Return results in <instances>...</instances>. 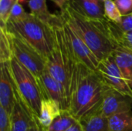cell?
Returning a JSON list of instances; mask_svg holds the SVG:
<instances>
[{
	"label": "cell",
	"mask_w": 132,
	"mask_h": 131,
	"mask_svg": "<svg viewBox=\"0 0 132 131\" xmlns=\"http://www.w3.org/2000/svg\"><path fill=\"white\" fill-rule=\"evenodd\" d=\"M105 85L96 71L76 62L69 93L68 111L80 122L99 111Z\"/></svg>",
	"instance_id": "cell-1"
},
{
	"label": "cell",
	"mask_w": 132,
	"mask_h": 131,
	"mask_svg": "<svg viewBox=\"0 0 132 131\" xmlns=\"http://www.w3.org/2000/svg\"><path fill=\"white\" fill-rule=\"evenodd\" d=\"M60 15L99 61L111 55L117 44L110 35L107 18L98 19L89 17L71 0L64 5Z\"/></svg>",
	"instance_id": "cell-2"
},
{
	"label": "cell",
	"mask_w": 132,
	"mask_h": 131,
	"mask_svg": "<svg viewBox=\"0 0 132 131\" xmlns=\"http://www.w3.org/2000/svg\"><path fill=\"white\" fill-rule=\"evenodd\" d=\"M6 29L26 41L45 59L52 53L56 42L55 28L31 13L8 22Z\"/></svg>",
	"instance_id": "cell-3"
},
{
	"label": "cell",
	"mask_w": 132,
	"mask_h": 131,
	"mask_svg": "<svg viewBox=\"0 0 132 131\" xmlns=\"http://www.w3.org/2000/svg\"><path fill=\"white\" fill-rule=\"evenodd\" d=\"M54 28L56 42L53 50L46 59V69L63 86L69 97L72 74L77 61L66 38L63 29V22L60 25Z\"/></svg>",
	"instance_id": "cell-4"
},
{
	"label": "cell",
	"mask_w": 132,
	"mask_h": 131,
	"mask_svg": "<svg viewBox=\"0 0 132 131\" xmlns=\"http://www.w3.org/2000/svg\"><path fill=\"white\" fill-rule=\"evenodd\" d=\"M9 67L17 93L30 111L38 117L43 100V92L39 80L14 57L9 63Z\"/></svg>",
	"instance_id": "cell-5"
},
{
	"label": "cell",
	"mask_w": 132,
	"mask_h": 131,
	"mask_svg": "<svg viewBox=\"0 0 132 131\" xmlns=\"http://www.w3.org/2000/svg\"><path fill=\"white\" fill-rule=\"evenodd\" d=\"M8 34L11 42L12 56L37 79L39 78L46 69L45 57L20 37L9 32Z\"/></svg>",
	"instance_id": "cell-6"
},
{
	"label": "cell",
	"mask_w": 132,
	"mask_h": 131,
	"mask_svg": "<svg viewBox=\"0 0 132 131\" xmlns=\"http://www.w3.org/2000/svg\"><path fill=\"white\" fill-rule=\"evenodd\" d=\"M96 72L106 86L132 97V88L123 76L111 55L100 61Z\"/></svg>",
	"instance_id": "cell-7"
},
{
	"label": "cell",
	"mask_w": 132,
	"mask_h": 131,
	"mask_svg": "<svg viewBox=\"0 0 132 131\" xmlns=\"http://www.w3.org/2000/svg\"><path fill=\"white\" fill-rule=\"evenodd\" d=\"M63 29L75 60L96 71L100 61L90 49L63 19Z\"/></svg>",
	"instance_id": "cell-8"
},
{
	"label": "cell",
	"mask_w": 132,
	"mask_h": 131,
	"mask_svg": "<svg viewBox=\"0 0 132 131\" xmlns=\"http://www.w3.org/2000/svg\"><path fill=\"white\" fill-rule=\"evenodd\" d=\"M132 97L105 86L99 112L108 118L125 112L131 111Z\"/></svg>",
	"instance_id": "cell-9"
},
{
	"label": "cell",
	"mask_w": 132,
	"mask_h": 131,
	"mask_svg": "<svg viewBox=\"0 0 132 131\" xmlns=\"http://www.w3.org/2000/svg\"><path fill=\"white\" fill-rule=\"evenodd\" d=\"M38 80L43 92V99L50 98L57 103L62 110H68V95L63 86L50 73L47 69Z\"/></svg>",
	"instance_id": "cell-10"
},
{
	"label": "cell",
	"mask_w": 132,
	"mask_h": 131,
	"mask_svg": "<svg viewBox=\"0 0 132 131\" xmlns=\"http://www.w3.org/2000/svg\"><path fill=\"white\" fill-rule=\"evenodd\" d=\"M9 63H0V107L5 110L10 116L15 101V87Z\"/></svg>",
	"instance_id": "cell-11"
},
{
	"label": "cell",
	"mask_w": 132,
	"mask_h": 131,
	"mask_svg": "<svg viewBox=\"0 0 132 131\" xmlns=\"http://www.w3.org/2000/svg\"><path fill=\"white\" fill-rule=\"evenodd\" d=\"M34 116L15 90V105L10 115L11 131H29Z\"/></svg>",
	"instance_id": "cell-12"
},
{
	"label": "cell",
	"mask_w": 132,
	"mask_h": 131,
	"mask_svg": "<svg viewBox=\"0 0 132 131\" xmlns=\"http://www.w3.org/2000/svg\"><path fill=\"white\" fill-rule=\"evenodd\" d=\"M111 56L123 76L131 86L132 84V49L118 44L114 49Z\"/></svg>",
	"instance_id": "cell-13"
},
{
	"label": "cell",
	"mask_w": 132,
	"mask_h": 131,
	"mask_svg": "<svg viewBox=\"0 0 132 131\" xmlns=\"http://www.w3.org/2000/svg\"><path fill=\"white\" fill-rule=\"evenodd\" d=\"M28 5L31 14L51 26L56 27L62 24L63 19L61 15L53 14L48 10L46 0H29Z\"/></svg>",
	"instance_id": "cell-14"
},
{
	"label": "cell",
	"mask_w": 132,
	"mask_h": 131,
	"mask_svg": "<svg viewBox=\"0 0 132 131\" xmlns=\"http://www.w3.org/2000/svg\"><path fill=\"white\" fill-rule=\"evenodd\" d=\"M61 112L60 105L54 100L50 98L43 99L41 103L39 115L37 117L38 121L43 128H47Z\"/></svg>",
	"instance_id": "cell-15"
},
{
	"label": "cell",
	"mask_w": 132,
	"mask_h": 131,
	"mask_svg": "<svg viewBox=\"0 0 132 131\" xmlns=\"http://www.w3.org/2000/svg\"><path fill=\"white\" fill-rule=\"evenodd\" d=\"M80 124L84 131H110L108 118L99 111L85 117Z\"/></svg>",
	"instance_id": "cell-16"
},
{
	"label": "cell",
	"mask_w": 132,
	"mask_h": 131,
	"mask_svg": "<svg viewBox=\"0 0 132 131\" xmlns=\"http://www.w3.org/2000/svg\"><path fill=\"white\" fill-rule=\"evenodd\" d=\"M107 23L110 35L116 43V39L120 36L132 31V12L122 15L119 22H114L108 19Z\"/></svg>",
	"instance_id": "cell-17"
},
{
	"label": "cell",
	"mask_w": 132,
	"mask_h": 131,
	"mask_svg": "<svg viewBox=\"0 0 132 131\" xmlns=\"http://www.w3.org/2000/svg\"><path fill=\"white\" fill-rule=\"evenodd\" d=\"M110 131H132V112H125L108 118Z\"/></svg>",
	"instance_id": "cell-18"
},
{
	"label": "cell",
	"mask_w": 132,
	"mask_h": 131,
	"mask_svg": "<svg viewBox=\"0 0 132 131\" xmlns=\"http://www.w3.org/2000/svg\"><path fill=\"white\" fill-rule=\"evenodd\" d=\"M73 1L87 15L94 19H104L105 15L104 12L103 2H95L84 0H71Z\"/></svg>",
	"instance_id": "cell-19"
},
{
	"label": "cell",
	"mask_w": 132,
	"mask_h": 131,
	"mask_svg": "<svg viewBox=\"0 0 132 131\" xmlns=\"http://www.w3.org/2000/svg\"><path fill=\"white\" fill-rule=\"evenodd\" d=\"M77 123L78 121L68 110H62L61 113L53 121L50 126L44 129L45 131H66Z\"/></svg>",
	"instance_id": "cell-20"
},
{
	"label": "cell",
	"mask_w": 132,
	"mask_h": 131,
	"mask_svg": "<svg viewBox=\"0 0 132 131\" xmlns=\"http://www.w3.org/2000/svg\"><path fill=\"white\" fill-rule=\"evenodd\" d=\"M12 57V46L6 25H0V63H9Z\"/></svg>",
	"instance_id": "cell-21"
},
{
	"label": "cell",
	"mask_w": 132,
	"mask_h": 131,
	"mask_svg": "<svg viewBox=\"0 0 132 131\" xmlns=\"http://www.w3.org/2000/svg\"><path fill=\"white\" fill-rule=\"evenodd\" d=\"M104 12L105 17L112 22H119L122 18V15L118 10L114 1L113 0H104L103 1Z\"/></svg>",
	"instance_id": "cell-22"
},
{
	"label": "cell",
	"mask_w": 132,
	"mask_h": 131,
	"mask_svg": "<svg viewBox=\"0 0 132 131\" xmlns=\"http://www.w3.org/2000/svg\"><path fill=\"white\" fill-rule=\"evenodd\" d=\"M19 0H0V25H6L13 6Z\"/></svg>",
	"instance_id": "cell-23"
},
{
	"label": "cell",
	"mask_w": 132,
	"mask_h": 131,
	"mask_svg": "<svg viewBox=\"0 0 132 131\" xmlns=\"http://www.w3.org/2000/svg\"><path fill=\"white\" fill-rule=\"evenodd\" d=\"M0 131H11L10 116L0 107Z\"/></svg>",
	"instance_id": "cell-24"
},
{
	"label": "cell",
	"mask_w": 132,
	"mask_h": 131,
	"mask_svg": "<svg viewBox=\"0 0 132 131\" xmlns=\"http://www.w3.org/2000/svg\"><path fill=\"white\" fill-rule=\"evenodd\" d=\"M28 13L26 12H25L23 7L22 6L21 3L19 2H18L12 8L11 12H10V15L9 18L8 22L9 21H12V20H15V19H21L24 16H26Z\"/></svg>",
	"instance_id": "cell-25"
},
{
	"label": "cell",
	"mask_w": 132,
	"mask_h": 131,
	"mask_svg": "<svg viewBox=\"0 0 132 131\" xmlns=\"http://www.w3.org/2000/svg\"><path fill=\"white\" fill-rule=\"evenodd\" d=\"M114 2L122 15L132 12V0H114Z\"/></svg>",
	"instance_id": "cell-26"
},
{
	"label": "cell",
	"mask_w": 132,
	"mask_h": 131,
	"mask_svg": "<svg viewBox=\"0 0 132 131\" xmlns=\"http://www.w3.org/2000/svg\"><path fill=\"white\" fill-rule=\"evenodd\" d=\"M116 44L124 46L132 49V31L120 36L116 39Z\"/></svg>",
	"instance_id": "cell-27"
},
{
	"label": "cell",
	"mask_w": 132,
	"mask_h": 131,
	"mask_svg": "<svg viewBox=\"0 0 132 131\" xmlns=\"http://www.w3.org/2000/svg\"><path fill=\"white\" fill-rule=\"evenodd\" d=\"M29 131H45V129L40 125V124L38 121V118L36 116H34L33 121L31 127L29 128Z\"/></svg>",
	"instance_id": "cell-28"
},
{
	"label": "cell",
	"mask_w": 132,
	"mask_h": 131,
	"mask_svg": "<svg viewBox=\"0 0 132 131\" xmlns=\"http://www.w3.org/2000/svg\"><path fill=\"white\" fill-rule=\"evenodd\" d=\"M66 131H84V130H83L80 122H78L75 125H73V127H71L70 129H68Z\"/></svg>",
	"instance_id": "cell-29"
},
{
	"label": "cell",
	"mask_w": 132,
	"mask_h": 131,
	"mask_svg": "<svg viewBox=\"0 0 132 131\" xmlns=\"http://www.w3.org/2000/svg\"><path fill=\"white\" fill-rule=\"evenodd\" d=\"M52 2H53L57 6H59L61 9L63 8V3H62V0H51Z\"/></svg>",
	"instance_id": "cell-30"
},
{
	"label": "cell",
	"mask_w": 132,
	"mask_h": 131,
	"mask_svg": "<svg viewBox=\"0 0 132 131\" xmlns=\"http://www.w3.org/2000/svg\"><path fill=\"white\" fill-rule=\"evenodd\" d=\"M84 1H90V2H102L101 0H84Z\"/></svg>",
	"instance_id": "cell-31"
},
{
	"label": "cell",
	"mask_w": 132,
	"mask_h": 131,
	"mask_svg": "<svg viewBox=\"0 0 132 131\" xmlns=\"http://www.w3.org/2000/svg\"><path fill=\"white\" fill-rule=\"evenodd\" d=\"M101 1H102V2H103V1H104V0H101Z\"/></svg>",
	"instance_id": "cell-32"
}]
</instances>
